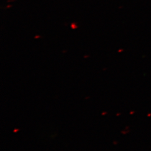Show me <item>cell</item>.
<instances>
[{"label": "cell", "mask_w": 151, "mask_h": 151, "mask_svg": "<svg viewBox=\"0 0 151 151\" xmlns=\"http://www.w3.org/2000/svg\"><path fill=\"white\" fill-rule=\"evenodd\" d=\"M71 27L73 29H76L77 27V25H76L75 24H71Z\"/></svg>", "instance_id": "cell-1"}]
</instances>
